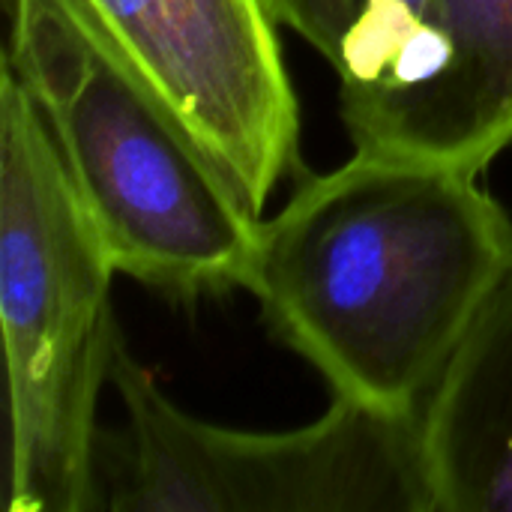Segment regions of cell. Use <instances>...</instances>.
<instances>
[{
  "label": "cell",
  "instance_id": "cell-7",
  "mask_svg": "<svg viewBox=\"0 0 512 512\" xmlns=\"http://www.w3.org/2000/svg\"><path fill=\"white\" fill-rule=\"evenodd\" d=\"M417 429L432 512H512V261Z\"/></svg>",
  "mask_w": 512,
  "mask_h": 512
},
{
  "label": "cell",
  "instance_id": "cell-1",
  "mask_svg": "<svg viewBox=\"0 0 512 512\" xmlns=\"http://www.w3.org/2000/svg\"><path fill=\"white\" fill-rule=\"evenodd\" d=\"M480 171L354 150L261 219L246 291L336 399L420 420L512 261L510 213Z\"/></svg>",
  "mask_w": 512,
  "mask_h": 512
},
{
  "label": "cell",
  "instance_id": "cell-3",
  "mask_svg": "<svg viewBox=\"0 0 512 512\" xmlns=\"http://www.w3.org/2000/svg\"><path fill=\"white\" fill-rule=\"evenodd\" d=\"M117 276L30 93L0 78V324L9 512H96Z\"/></svg>",
  "mask_w": 512,
  "mask_h": 512
},
{
  "label": "cell",
  "instance_id": "cell-8",
  "mask_svg": "<svg viewBox=\"0 0 512 512\" xmlns=\"http://www.w3.org/2000/svg\"><path fill=\"white\" fill-rule=\"evenodd\" d=\"M432 0H360L357 18L342 42L339 63V114L372 102L396 75L417 42Z\"/></svg>",
  "mask_w": 512,
  "mask_h": 512
},
{
  "label": "cell",
  "instance_id": "cell-6",
  "mask_svg": "<svg viewBox=\"0 0 512 512\" xmlns=\"http://www.w3.org/2000/svg\"><path fill=\"white\" fill-rule=\"evenodd\" d=\"M342 123L354 150L483 174L512 144V0H432L393 81Z\"/></svg>",
  "mask_w": 512,
  "mask_h": 512
},
{
  "label": "cell",
  "instance_id": "cell-4",
  "mask_svg": "<svg viewBox=\"0 0 512 512\" xmlns=\"http://www.w3.org/2000/svg\"><path fill=\"white\" fill-rule=\"evenodd\" d=\"M108 384L129 426L99 447L96 510L108 512H432L417 420L336 399L288 432H246L177 408L114 339Z\"/></svg>",
  "mask_w": 512,
  "mask_h": 512
},
{
  "label": "cell",
  "instance_id": "cell-5",
  "mask_svg": "<svg viewBox=\"0 0 512 512\" xmlns=\"http://www.w3.org/2000/svg\"><path fill=\"white\" fill-rule=\"evenodd\" d=\"M261 216L303 177L300 108L264 0H69Z\"/></svg>",
  "mask_w": 512,
  "mask_h": 512
},
{
  "label": "cell",
  "instance_id": "cell-2",
  "mask_svg": "<svg viewBox=\"0 0 512 512\" xmlns=\"http://www.w3.org/2000/svg\"><path fill=\"white\" fill-rule=\"evenodd\" d=\"M3 66L117 273L186 303L246 291L261 216L69 0H9Z\"/></svg>",
  "mask_w": 512,
  "mask_h": 512
}]
</instances>
